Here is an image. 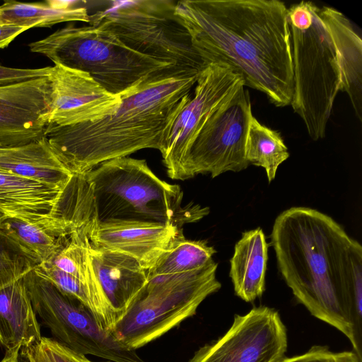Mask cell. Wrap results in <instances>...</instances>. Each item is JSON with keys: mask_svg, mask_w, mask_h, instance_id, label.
<instances>
[{"mask_svg": "<svg viewBox=\"0 0 362 362\" xmlns=\"http://www.w3.org/2000/svg\"><path fill=\"white\" fill-rule=\"evenodd\" d=\"M252 116L249 92L241 85L199 132L187 159V178L200 173L214 178L247 168L245 142Z\"/></svg>", "mask_w": 362, "mask_h": 362, "instance_id": "30bf717a", "label": "cell"}, {"mask_svg": "<svg viewBox=\"0 0 362 362\" xmlns=\"http://www.w3.org/2000/svg\"><path fill=\"white\" fill-rule=\"evenodd\" d=\"M28 30L13 25H0V49L7 47L17 36Z\"/></svg>", "mask_w": 362, "mask_h": 362, "instance_id": "4dcf8cb0", "label": "cell"}, {"mask_svg": "<svg viewBox=\"0 0 362 362\" xmlns=\"http://www.w3.org/2000/svg\"><path fill=\"white\" fill-rule=\"evenodd\" d=\"M216 252L207 241L187 240L182 233L147 272V276L175 274L200 269L213 259Z\"/></svg>", "mask_w": 362, "mask_h": 362, "instance_id": "d4e9b609", "label": "cell"}, {"mask_svg": "<svg viewBox=\"0 0 362 362\" xmlns=\"http://www.w3.org/2000/svg\"><path fill=\"white\" fill-rule=\"evenodd\" d=\"M242 76L228 66L212 63L199 75L194 94L163 134L160 152L168 176L187 178L186 163L190 148L208 118L241 86Z\"/></svg>", "mask_w": 362, "mask_h": 362, "instance_id": "8fae6325", "label": "cell"}, {"mask_svg": "<svg viewBox=\"0 0 362 362\" xmlns=\"http://www.w3.org/2000/svg\"><path fill=\"white\" fill-rule=\"evenodd\" d=\"M66 221L49 214L35 221L7 217L0 231L13 241L38 264L51 260L78 231Z\"/></svg>", "mask_w": 362, "mask_h": 362, "instance_id": "ffe728a7", "label": "cell"}, {"mask_svg": "<svg viewBox=\"0 0 362 362\" xmlns=\"http://www.w3.org/2000/svg\"><path fill=\"white\" fill-rule=\"evenodd\" d=\"M175 13L207 65L223 64L276 107L291 105L288 8L278 0H182Z\"/></svg>", "mask_w": 362, "mask_h": 362, "instance_id": "7a4b0ae2", "label": "cell"}, {"mask_svg": "<svg viewBox=\"0 0 362 362\" xmlns=\"http://www.w3.org/2000/svg\"><path fill=\"white\" fill-rule=\"evenodd\" d=\"M51 104L49 76L0 86V147L44 136Z\"/></svg>", "mask_w": 362, "mask_h": 362, "instance_id": "5bb4252c", "label": "cell"}, {"mask_svg": "<svg viewBox=\"0 0 362 362\" xmlns=\"http://www.w3.org/2000/svg\"><path fill=\"white\" fill-rule=\"evenodd\" d=\"M52 66L37 69H20L4 66L0 64V86L49 76Z\"/></svg>", "mask_w": 362, "mask_h": 362, "instance_id": "f546056e", "label": "cell"}, {"mask_svg": "<svg viewBox=\"0 0 362 362\" xmlns=\"http://www.w3.org/2000/svg\"><path fill=\"white\" fill-rule=\"evenodd\" d=\"M199 76H177L148 83L122 98L112 114L72 126L48 124L45 136L73 174L144 148L159 150L166 127L191 98Z\"/></svg>", "mask_w": 362, "mask_h": 362, "instance_id": "3957f363", "label": "cell"}, {"mask_svg": "<svg viewBox=\"0 0 362 362\" xmlns=\"http://www.w3.org/2000/svg\"><path fill=\"white\" fill-rule=\"evenodd\" d=\"M85 175L93 190L98 221L132 219L182 228L209 212L208 207L197 204L182 206L180 187L160 179L144 159H111Z\"/></svg>", "mask_w": 362, "mask_h": 362, "instance_id": "5b68a950", "label": "cell"}, {"mask_svg": "<svg viewBox=\"0 0 362 362\" xmlns=\"http://www.w3.org/2000/svg\"><path fill=\"white\" fill-rule=\"evenodd\" d=\"M83 1H45L22 3L6 1L0 6V25L27 28H51L63 23H90V14Z\"/></svg>", "mask_w": 362, "mask_h": 362, "instance_id": "603a6c76", "label": "cell"}, {"mask_svg": "<svg viewBox=\"0 0 362 362\" xmlns=\"http://www.w3.org/2000/svg\"><path fill=\"white\" fill-rule=\"evenodd\" d=\"M89 252L101 289L119 322L146 285L147 271L123 253L91 243Z\"/></svg>", "mask_w": 362, "mask_h": 362, "instance_id": "2e32d148", "label": "cell"}, {"mask_svg": "<svg viewBox=\"0 0 362 362\" xmlns=\"http://www.w3.org/2000/svg\"><path fill=\"white\" fill-rule=\"evenodd\" d=\"M287 347L286 327L279 312L262 305L235 315L223 335L200 347L187 362H276Z\"/></svg>", "mask_w": 362, "mask_h": 362, "instance_id": "7c38bea8", "label": "cell"}, {"mask_svg": "<svg viewBox=\"0 0 362 362\" xmlns=\"http://www.w3.org/2000/svg\"><path fill=\"white\" fill-rule=\"evenodd\" d=\"M320 15L334 42L341 73L342 91L362 119V40L351 21L338 10L320 8Z\"/></svg>", "mask_w": 362, "mask_h": 362, "instance_id": "ac0fdd59", "label": "cell"}, {"mask_svg": "<svg viewBox=\"0 0 362 362\" xmlns=\"http://www.w3.org/2000/svg\"><path fill=\"white\" fill-rule=\"evenodd\" d=\"M8 216L6 214H4L3 212L0 211V225L3 222V221Z\"/></svg>", "mask_w": 362, "mask_h": 362, "instance_id": "d6a6232c", "label": "cell"}, {"mask_svg": "<svg viewBox=\"0 0 362 362\" xmlns=\"http://www.w3.org/2000/svg\"><path fill=\"white\" fill-rule=\"evenodd\" d=\"M268 247L261 228L244 232L235 245L229 276L235 294L245 302L255 301L265 291Z\"/></svg>", "mask_w": 362, "mask_h": 362, "instance_id": "44dd1931", "label": "cell"}, {"mask_svg": "<svg viewBox=\"0 0 362 362\" xmlns=\"http://www.w3.org/2000/svg\"><path fill=\"white\" fill-rule=\"evenodd\" d=\"M40 326L23 278L0 290V344L4 359H15L21 350L41 340Z\"/></svg>", "mask_w": 362, "mask_h": 362, "instance_id": "e0dca14e", "label": "cell"}, {"mask_svg": "<svg viewBox=\"0 0 362 362\" xmlns=\"http://www.w3.org/2000/svg\"><path fill=\"white\" fill-rule=\"evenodd\" d=\"M90 247L89 233L75 231L64 247L48 262L76 277L107 300L91 263Z\"/></svg>", "mask_w": 362, "mask_h": 362, "instance_id": "484cf974", "label": "cell"}, {"mask_svg": "<svg viewBox=\"0 0 362 362\" xmlns=\"http://www.w3.org/2000/svg\"><path fill=\"white\" fill-rule=\"evenodd\" d=\"M1 362H33L28 349H22L13 360L2 359Z\"/></svg>", "mask_w": 362, "mask_h": 362, "instance_id": "1f68e13d", "label": "cell"}, {"mask_svg": "<svg viewBox=\"0 0 362 362\" xmlns=\"http://www.w3.org/2000/svg\"><path fill=\"white\" fill-rule=\"evenodd\" d=\"M276 362H362L354 351L334 352L327 346L315 345L304 354L284 356Z\"/></svg>", "mask_w": 362, "mask_h": 362, "instance_id": "f1b7e54d", "label": "cell"}, {"mask_svg": "<svg viewBox=\"0 0 362 362\" xmlns=\"http://www.w3.org/2000/svg\"><path fill=\"white\" fill-rule=\"evenodd\" d=\"M293 73L291 105L314 141L325 136L341 73L332 37L320 7L302 1L288 8Z\"/></svg>", "mask_w": 362, "mask_h": 362, "instance_id": "8992f818", "label": "cell"}, {"mask_svg": "<svg viewBox=\"0 0 362 362\" xmlns=\"http://www.w3.org/2000/svg\"><path fill=\"white\" fill-rule=\"evenodd\" d=\"M181 234L182 228L173 223L107 219L96 223L89 239L95 247L133 257L148 272Z\"/></svg>", "mask_w": 362, "mask_h": 362, "instance_id": "9a60e30c", "label": "cell"}, {"mask_svg": "<svg viewBox=\"0 0 362 362\" xmlns=\"http://www.w3.org/2000/svg\"><path fill=\"white\" fill-rule=\"evenodd\" d=\"M64 188L0 170V211L11 218L40 219L52 214Z\"/></svg>", "mask_w": 362, "mask_h": 362, "instance_id": "7402d4cb", "label": "cell"}, {"mask_svg": "<svg viewBox=\"0 0 362 362\" xmlns=\"http://www.w3.org/2000/svg\"><path fill=\"white\" fill-rule=\"evenodd\" d=\"M218 263L180 274L147 276V282L117 323L112 334L136 350L193 316L200 304L217 292Z\"/></svg>", "mask_w": 362, "mask_h": 362, "instance_id": "52a82bcc", "label": "cell"}, {"mask_svg": "<svg viewBox=\"0 0 362 362\" xmlns=\"http://www.w3.org/2000/svg\"><path fill=\"white\" fill-rule=\"evenodd\" d=\"M28 46L32 52L47 57L54 64L87 73L121 98L155 81L194 76L138 53L111 32L91 25H68Z\"/></svg>", "mask_w": 362, "mask_h": 362, "instance_id": "277c9868", "label": "cell"}, {"mask_svg": "<svg viewBox=\"0 0 362 362\" xmlns=\"http://www.w3.org/2000/svg\"><path fill=\"white\" fill-rule=\"evenodd\" d=\"M0 170L62 189L74 175L45 136L23 145L0 147Z\"/></svg>", "mask_w": 362, "mask_h": 362, "instance_id": "d6986e66", "label": "cell"}, {"mask_svg": "<svg viewBox=\"0 0 362 362\" xmlns=\"http://www.w3.org/2000/svg\"><path fill=\"white\" fill-rule=\"evenodd\" d=\"M281 276L298 303L350 341L362 361V247L329 216L293 206L271 233Z\"/></svg>", "mask_w": 362, "mask_h": 362, "instance_id": "6da1fadb", "label": "cell"}, {"mask_svg": "<svg viewBox=\"0 0 362 362\" xmlns=\"http://www.w3.org/2000/svg\"><path fill=\"white\" fill-rule=\"evenodd\" d=\"M33 362H94L55 339L42 337L28 349ZM111 362V361H106Z\"/></svg>", "mask_w": 362, "mask_h": 362, "instance_id": "83f0119b", "label": "cell"}, {"mask_svg": "<svg viewBox=\"0 0 362 362\" xmlns=\"http://www.w3.org/2000/svg\"><path fill=\"white\" fill-rule=\"evenodd\" d=\"M109 8L90 15L91 25L114 34L129 49L199 76L209 65L192 45L190 35L175 13L177 1H113Z\"/></svg>", "mask_w": 362, "mask_h": 362, "instance_id": "ba28073f", "label": "cell"}, {"mask_svg": "<svg viewBox=\"0 0 362 362\" xmlns=\"http://www.w3.org/2000/svg\"><path fill=\"white\" fill-rule=\"evenodd\" d=\"M49 78L52 104L48 124L66 127L100 120L122 103L120 96L107 92L86 72L54 64Z\"/></svg>", "mask_w": 362, "mask_h": 362, "instance_id": "4fadbf2b", "label": "cell"}, {"mask_svg": "<svg viewBox=\"0 0 362 362\" xmlns=\"http://www.w3.org/2000/svg\"><path fill=\"white\" fill-rule=\"evenodd\" d=\"M23 280L35 313L56 341L77 353L109 361L146 362L104 329L89 308L34 269Z\"/></svg>", "mask_w": 362, "mask_h": 362, "instance_id": "9c48e42d", "label": "cell"}, {"mask_svg": "<svg viewBox=\"0 0 362 362\" xmlns=\"http://www.w3.org/2000/svg\"><path fill=\"white\" fill-rule=\"evenodd\" d=\"M38 263L0 231V290L22 279Z\"/></svg>", "mask_w": 362, "mask_h": 362, "instance_id": "4316f807", "label": "cell"}, {"mask_svg": "<svg viewBox=\"0 0 362 362\" xmlns=\"http://www.w3.org/2000/svg\"><path fill=\"white\" fill-rule=\"evenodd\" d=\"M289 156L281 134L261 124L252 115L245 142V158L249 164L263 168L271 182L279 165Z\"/></svg>", "mask_w": 362, "mask_h": 362, "instance_id": "cb8c5ba5", "label": "cell"}]
</instances>
